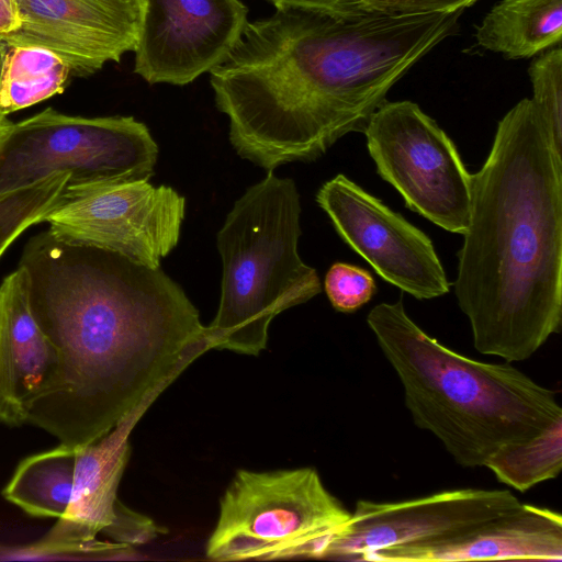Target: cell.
I'll list each match as a JSON object with an SVG mask.
<instances>
[{
    "mask_svg": "<svg viewBox=\"0 0 562 562\" xmlns=\"http://www.w3.org/2000/svg\"><path fill=\"white\" fill-rule=\"evenodd\" d=\"M18 266L32 313L58 353L27 424L61 443H90L146 412L211 349L199 311L160 267L66 243L48 229L29 239Z\"/></svg>",
    "mask_w": 562,
    "mask_h": 562,
    "instance_id": "cell-1",
    "label": "cell"
},
{
    "mask_svg": "<svg viewBox=\"0 0 562 562\" xmlns=\"http://www.w3.org/2000/svg\"><path fill=\"white\" fill-rule=\"evenodd\" d=\"M463 10L338 19L293 8L248 22L210 74L229 140L267 171L322 157L363 132L391 88L457 27Z\"/></svg>",
    "mask_w": 562,
    "mask_h": 562,
    "instance_id": "cell-2",
    "label": "cell"
},
{
    "mask_svg": "<svg viewBox=\"0 0 562 562\" xmlns=\"http://www.w3.org/2000/svg\"><path fill=\"white\" fill-rule=\"evenodd\" d=\"M454 292L474 348L529 359L562 324V159L530 99L498 122L472 175Z\"/></svg>",
    "mask_w": 562,
    "mask_h": 562,
    "instance_id": "cell-3",
    "label": "cell"
},
{
    "mask_svg": "<svg viewBox=\"0 0 562 562\" xmlns=\"http://www.w3.org/2000/svg\"><path fill=\"white\" fill-rule=\"evenodd\" d=\"M367 323L402 383L414 424L461 467H484L503 446L562 417L555 391L508 362L476 361L445 347L407 315L402 300L375 305Z\"/></svg>",
    "mask_w": 562,
    "mask_h": 562,
    "instance_id": "cell-4",
    "label": "cell"
},
{
    "mask_svg": "<svg viewBox=\"0 0 562 562\" xmlns=\"http://www.w3.org/2000/svg\"><path fill=\"white\" fill-rule=\"evenodd\" d=\"M300 216L295 182L272 171L234 203L216 236L222 283L206 326L211 349L258 356L273 318L322 291L316 270L297 251Z\"/></svg>",
    "mask_w": 562,
    "mask_h": 562,
    "instance_id": "cell-5",
    "label": "cell"
},
{
    "mask_svg": "<svg viewBox=\"0 0 562 562\" xmlns=\"http://www.w3.org/2000/svg\"><path fill=\"white\" fill-rule=\"evenodd\" d=\"M350 512L314 468L238 470L220 502L206 543L215 561L321 558Z\"/></svg>",
    "mask_w": 562,
    "mask_h": 562,
    "instance_id": "cell-6",
    "label": "cell"
},
{
    "mask_svg": "<svg viewBox=\"0 0 562 562\" xmlns=\"http://www.w3.org/2000/svg\"><path fill=\"white\" fill-rule=\"evenodd\" d=\"M158 146L133 116L83 117L47 108L9 125L0 140V194L55 173L68 184L148 181Z\"/></svg>",
    "mask_w": 562,
    "mask_h": 562,
    "instance_id": "cell-7",
    "label": "cell"
},
{
    "mask_svg": "<svg viewBox=\"0 0 562 562\" xmlns=\"http://www.w3.org/2000/svg\"><path fill=\"white\" fill-rule=\"evenodd\" d=\"M144 414L135 412L101 438L76 447L67 512L33 543L0 544V561L109 559L164 532L151 518L131 509L117 496L131 454L130 436Z\"/></svg>",
    "mask_w": 562,
    "mask_h": 562,
    "instance_id": "cell-8",
    "label": "cell"
},
{
    "mask_svg": "<svg viewBox=\"0 0 562 562\" xmlns=\"http://www.w3.org/2000/svg\"><path fill=\"white\" fill-rule=\"evenodd\" d=\"M362 133L376 172L405 205L463 235L470 220L472 175L445 131L418 104L403 100L384 101Z\"/></svg>",
    "mask_w": 562,
    "mask_h": 562,
    "instance_id": "cell-9",
    "label": "cell"
},
{
    "mask_svg": "<svg viewBox=\"0 0 562 562\" xmlns=\"http://www.w3.org/2000/svg\"><path fill=\"white\" fill-rule=\"evenodd\" d=\"M186 200L148 181L66 184L46 214L58 239L121 254L151 268L178 244Z\"/></svg>",
    "mask_w": 562,
    "mask_h": 562,
    "instance_id": "cell-10",
    "label": "cell"
},
{
    "mask_svg": "<svg viewBox=\"0 0 562 562\" xmlns=\"http://www.w3.org/2000/svg\"><path fill=\"white\" fill-rule=\"evenodd\" d=\"M316 201L340 238L383 280L418 300L450 291L431 239L345 175L326 181Z\"/></svg>",
    "mask_w": 562,
    "mask_h": 562,
    "instance_id": "cell-11",
    "label": "cell"
},
{
    "mask_svg": "<svg viewBox=\"0 0 562 562\" xmlns=\"http://www.w3.org/2000/svg\"><path fill=\"white\" fill-rule=\"evenodd\" d=\"M520 504L508 490L481 488L450 490L398 502L360 499L349 519L326 540L321 558L361 561L380 549L440 541Z\"/></svg>",
    "mask_w": 562,
    "mask_h": 562,
    "instance_id": "cell-12",
    "label": "cell"
},
{
    "mask_svg": "<svg viewBox=\"0 0 562 562\" xmlns=\"http://www.w3.org/2000/svg\"><path fill=\"white\" fill-rule=\"evenodd\" d=\"M239 0H140L134 72L184 86L229 56L248 24Z\"/></svg>",
    "mask_w": 562,
    "mask_h": 562,
    "instance_id": "cell-13",
    "label": "cell"
},
{
    "mask_svg": "<svg viewBox=\"0 0 562 562\" xmlns=\"http://www.w3.org/2000/svg\"><path fill=\"white\" fill-rule=\"evenodd\" d=\"M20 25L0 38L46 48L75 77H87L134 52L140 0H15Z\"/></svg>",
    "mask_w": 562,
    "mask_h": 562,
    "instance_id": "cell-14",
    "label": "cell"
},
{
    "mask_svg": "<svg viewBox=\"0 0 562 562\" xmlns=\"http://www.w3.org/2000/svg\"><path fill=\"white\" fill-rule=\"evenodd\" d=\"M562 561V517L546 507L520 504L458 536L422 546L373 551L361 561L460 562Z\"/></svg>",
    "mask_w": 562,
    "mask_h": 562,
    "instance_id": "cell-15",
    "label": "cell"
},
{
    "mask_svg": "<svg viewBox=\"0 0 562 562\" xmlns=\"http://www.w3.org/2000/svg\"><path fill=\"white\" fill-rule=\"evenodd\" d=\"M57 366V350L32 313L27 277L18 266L0 284V424H27Z\"/></svg>",
    "mask_w": 562,
    "mask_h": 562,
    "instance_id": "cell-16",
    "label": "cell"
},
{
    "mask_svg": "<svg viewBox=\"0 0 562 562\" xmlns=\"http://www.w3.org/2000/svg\"><path fill=\"white\" fill-rule=\"evenodd\" d=\"M477 44L509 59L560 45L562 0H501L476 26Z\"/></svg>",
    "mask_w": 562,
    "mask_h": 562,
    "instance_id": "cell-17",
    "label": "cell"
},
{
    "mask_svg": "<svg viewBox=\"0 0 562 562\" xmlns=\"http://www.w3.org/2000/svg\"><path fill=\"white\" fill-rule=\"evenodd\" d=\"M76 447H57L22 459L2 488V496L30 516L61 518L68 509L75 477Z\"/></svg>",
    "mask_w": 562,
    "mask_h": 562,
    "instance_id": "cell-18",
    "label": "cell"
},
{
    "mask_svg": "<svg viewBox=\"0 0 562 562\" xmlns=\"http://www.w3.org/2000/svg\"><path fill=\"white\" fill-rule=\"evenodd\" d=\"M71 76L69 65L55 53L5 43L0 71V116L63 93Z\"/></svg>",
    "mask_w": 562,
    "mask_h": 562,
    "instance_id": "cell-19",
    "label": "cell"
},
{
    "mask_svg": "<svg viewBox=\"0 0 562 562\" xmlns=\"http://www.w3.org/2000/svg\"><path fill=\"white\" fill-rule=\"evenodd\" d=\"M484 467L521 493L557 477L562 469V417L529 439L503 446Z\"/></svg>",
    "mask_w": 562,
    "mask_h": 562,
    "instance_id": "cell-20",
    "label": "cell"
},
{
    "mask_svg": "<svg viewBox=\"0 0 562 562\" xmlns=\"http://www.w3.org/2000/svg\"><path fill=\"white\" fill-rule=\"evenodd\" d=\"M68 179L67 173L59 172L0 194V258L26 229L44 222Z\"/></svg>",
    "mask_w": 562,
    "mask_h": 562,
    "instance_id": "cell-21",
    "label": "cell"
},
{
    "mask_svg": "<svg viewBox=\"0 0 562 562\" xmlns=\"http://www.w3.org/2000/svg\"><path fill=\"white\" fill-rule=\"evenodd\" d=\"M532 86L530 99L546 128L551 147L562 155V49L548 50L536 58L528 69ZM562 159V158H561Z\"/></svg>",
    "mask_w": 562,
    "mask_h": 562,
    "instance_id": "cell-22",
    "label": "cell"
},
{
    "mask_svg": "<svg viewBox=\"0 0 562 562\" xmlns=\"http://www.w3.org/2000/svg\"><path fill=\"white\" fill-rule=\"evenodd\" d=\"M325 292L333 307L353 313L367 304L376 291L371 273L355 265L336 262L326 273Z\"/></svg>",
    "mask_w": 562,
    "mask_h": 562,
    "instance_id": "cell-23",
    "label": "cell"
},
{
    "mask_svg": "<svg viewBox=\"0 0 562 562\" xmlns=\"http://www.w3.org/2000/svg\"><path fill=\"white\" fill-rule=\"evenodd\" d=\"M477 0H364L370 11L389 14H424L464 10Z\"/></svg>",
    "mask_w": 562,
    "mask_h": 562,
    "instance_id": "cell-24",
    "label": "cell"
},
{
    "mask_svg": "<svg viewBox=\"0 0 562 562\" xmlns=\"http://www.w3.org/2000/svg\"><path fill=\"white\" fill-rule=\"evenodd\" d=\"M277 9L293 8L346 19L371 12L364 0H268Z\"/></svg>",
    "mask_w": 562,
    "mask_h": 562,
    "instance_id": "cell-25",
    "label": "cell"
},
{
    "mask_svg": "<svg viewBox=\"0 0 562 562\" xmlns=\"http://www.w3.org/2000/svg\"><path fill=\"white\" fill-rule=\"evenodd\" d=\"M20 16L15 0H0V37L15 31Z\"/></svg>",
    "mask_w": 562,
    "mask_h": 562,
    "instance_id": "cell-26",
    "label": "cell"
},
{
    "mask_svg": "<svg viewBox=\"0 0 562 562\" xmlns=\"http://www.w3.org/2000/svg\"><path fill=\"white\" fill-rule=\"evenodd\" d=\"M10 124H11V122L9 120H7V116H0V140Z\"/></svg>",
    "mask_w": 562,
    "mask_h": 562,
    "instance_id": "cell-27",
    "label": "cell"
},
{
    "mask_svg": "<svg viewBox=\"0 0 562 562\" xmlns=\"http://www.w3.org/2000/svg\"><path fill=\"white\" fill-rule=\"evenodd\" d=\"M4 49H5V43L0 38V71H1Z\"/></svg>",
    "mask_w": 562,
    "mask_h": 562,
    "instance_id": "cell-28",
    "label": "cell"
}]
</instances>
